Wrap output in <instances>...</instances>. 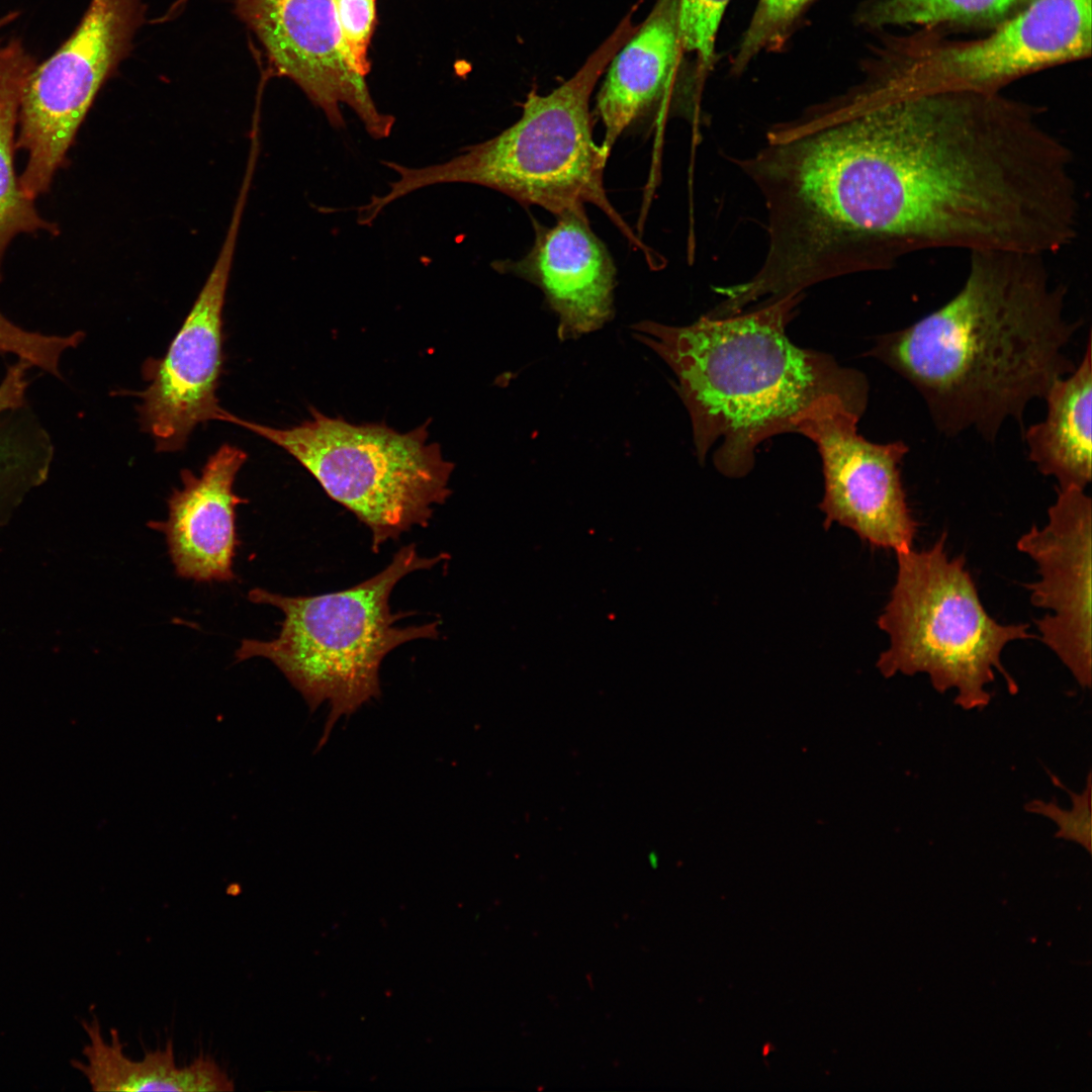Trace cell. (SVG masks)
I'll return each mask as SVG.
<instances>
[{
	"label": "cell",
	"mask_w": 1092,
	"mask_h": 1092,
	"mask_svg": "<svg viewBox=\"0 0 1092 1092\" xmlns=\"http://www.w3.org/2000/svg\"><path fill=\"white\" fill-rule=\"evenodd\" d=\"M776 188L793 240L834 277L932 249L1046 256L1080 228L1069 146L1041 108L1002 92L861 80L790 122Z\"/></svg>",
	"instance_id": "obj_1"
},
{
	"label": "cell",
	"mask_w": 1092,
	"mask_h": 1092,
	"mask_svg": "<svg viewBox=\"0 0 1092 1092\" xmlns=\"http://www.w3.org/2000/svg\"><path fill=\"white\" fill-rule=\"evenodd\" d=\"M968 276L945 304L878 338L869 355L920 394L947 437L975 430L995 441L1005 421L1022 427L1027 404L1076 368L1065 349L1080 322L1064 313L1044 255L970 253Z\"/></svg>",
	"instance_id": "obj_2"
},
{
	"label": "cell",
	"mask_w": 1092,
	"mask_h": 1092,
	"mask_svg": "<svg viewBox=\"0 0 1092 1092\" xmlns=\"http://www.w3.org/2000/svg\"><path fill=\"white\" fill-rule=\"evenodd\" d=\"M801 299L725 317L706 314L684 327L649 321L633 327L635 338L676 377L700 462L721 439L713 461L725 476L746 475L761 442L796 433L799 423L826 401L866 411L869 384L861 372L788 338L786 327Z\"/></svg>",
	"instance_id": "obj_3"
},
{
	"label": "cell",
	"mask_w": 1092,
	"mask_h": 1092,
	"mask_svg": "<svg viewBox=\"0 0 1092 1092\" xmlns=\"http://www.w3.org/2000/svg\"><path fill=\"white\" fill-rule=\"evenodd\" d=\"M633 6L615 30L590 54L579 70L547 95L533 89L521 118L499 134L469 146L452 159L422 168L391 161L381 163L398 178L382 195L364 205L376 217L393 201L419 189L442 183H469L494 189L520 203L538 205L555 216L585 214L599 207L646 257L650 251L634 235L607 197L604 170L609 154L593 136L590 95L612 59L638 25Z\"/></svg>",
	"instance_id": "obj_4"
},
{
	"label": "cell",
	"mask_w": 1092,
	"mask_h": 1092,
	"mask_svg": "<svg viewBox=\"0 0 1092 1092\" xmlns=\"http://www.w3.org/2000/svg\"><path fill=\"white\" fill-rule=\"evenodd\" d=\"M448 558L446 553L421 556L412 543L402 546L380 572L346 589L288 597L253 588L248 594L251 602L278 608L284 619L276 638L242 640L236 661L267 658L311 711L329 704L322 746L339 719L381 695L380 666L389 652L413 640L438 638L437 621L397 626L407 614L393 613L389 600L408 573Z\"/></svg>",
	"instance_id": "obj_5"
},
{
	"label": "cell",
	"mask_w": 1092,
	"mask_h": 1092,
	"mask_svg": "<svg viewBox=\"0 0 1092 1092\" xmlns=\"http://www.w3.org/2000/svg\"><path fill=\"white\" fill-rule=\"evenodd\" d=\"M946 533L922 550L896 553L897 575L878 618L889 637L877 667L886 677L925 673L940 694L956 690L965 710L988 706L987 687L998 671L1009 693L1018 690L1001 654L1016 640L1033 638L1029 624H1001L985 610L963 555L949 557Z\"/></svg>",
	"instance_id": "obj_6"
},
{
	"label": "cell",
	"mask_w": 1092,
	"mask_h": 1092,
	"mask_svg": "<svg viewBox=\"0 0 1092 1092\" xmlns=\"http://www.w3.org/2000/svg\"><path fill=\"white\" fill-rule=\"evenodd\" d=\"M221 421L241 426L294 457L335 502L353 513L371 534L378 552L413 527H427L437 506L451 494L454 464L428 425L399 433L383 423L356 425L311 407V418L273 428L224 411Z\"/></svg>",
	"instance_id": "obj_7"
},
{
	"label": "cell",
	"mask_w": 1092,
	"mask_h": 1092,
	"mask_svg": "<svg viewBox=\"0 0 1092 1092\" xmlns=\"http://www.w3.org/2000/svg\"><path fill=\"white\" fill-rule=\"evenodd\" d=\"M1092 0H1033L978 38L933 27L878 39L860 63L863 81L895 94L998 93L1029 74L1089 58Z\"/></svg>",
	"instance_id": "obj_8"
},
{
	"label": "cell",
	"mask_w": 1092,
	"mask_h": 1092,
	"mask_svg": "<svg viewBox=\"0 0 1092 1092\" xmlns=\"http://www.w3.org/2000/svg\"><path fill=\"white\" fill-rule=\"evenodd\" d=\"M143 0H91L73 33L35 65L22 90L16 149L28 159L19 182L32 199L50 191L98 92L131 50Z\"/></svg>",
	"instance_id": "obj_9"
},
{
	"label": "cell",
	"mask_w": 1092,
	"mask_h": 1092,
	"mask_svg": "<svg viewBox=\"0 0 1092 1092\" xmlns=\"http://www.w3.org/2000/svg\"><path fill=\"white\" fill-rule=\"evenodd\" d=\"M861 416L840 400H829L797 427L796 433L816 444L822 459L824 525L846 527L874 547L908 551L917 530L899 468L908 446L862 438L856 428Z\"/></svg>",
	"instance_id": "obj_10"
},
{
	"label": "cell",
	"mask_w": 1092,
	"mask_h": 1092,
	"mask_svg": "<svg viewBox=\"0 0 1092 1092\" xmlns=\"http://www.w3.org/2000/svg\"><path fill=\"white\" fill-rule=\"evenodd\" d=\"M250 186L242 184L216 261L165 356L146 364L141 423L157 451L181 449L192 430L223 412L216 389L222 367V308Z\"/></svg>",
	"instance_id": "obj_11"
},
{
	"label": "cell",
	"mask_w": 1092,
	"mask_h": 1092,
	"mask_svg": "<svg viewBox=\"0 0 1092 1092\" xmlns=\"http://www.w3.org/2000/svg\"><path fill=\"white\" fill-rule=\"evenodd\" d=\"M233 2L237 16L263 47L270 73L293 81L333 127L345 126L341 105L346 104L371 138L390 134L395 119L377 109L365 77L353 68L334 0Z\"/></svg>",
	"instance_id": "obj_12"
},
{
	"label": "cell",
	"mask_w": 1092,
	"mask_h": 1092,
	"mask_svg": "<svg viewBox=\"0 0 1092 1092\" xmlns=\"http://www.w3.org/2000/svg\"><path fill=\"white\" fill-rule=\"evenodd\" d=\"M1091 504L1083 488H1059L1046 525L1017 541L1037 566L1038 579L1026 585L1030 602L1049 611L1035 620L1037 637L1083 689L1092 681Z\"/></svg>",
	"instance_id": "obj_13"
},
{
	"label": "cell",
	"mask_w": 1092,
	"mask_h": 1092,
	"mask_svg": "<svg viewBox=\"0 0 1092 1092\" xmlns=\"http://www.w3.org/2000/svg\"><path fill=\"white\" fill-rule=\"evenodd\" d=\"M494 266L543 291L558 315L561 340L597 331L613 316L616 268L586 215L566 214L551 228L537 225L524 258Z\"/></svg>",
	"instance_id": "obj_14"
},
{
	"label": "cell",
	"mask_w": 1092,
	"mask_h": 1092,
	"mask_svg": "<svg viewBox=\"0 0 1092 1092\" xmlns=\"http://www.w3.org/2000/svg\"><path fill=\"white\" fill-rule=\"evenodd\" d=\"M246 459L243 450L224 444L199 475L183 469L182 488L168 499V519L148 524L164 533L178 576L196 582L235 579L233 564L240 543L236 508L247 499L236 494L234 482Z\"/></svg>",
	"instance_id": "obj_15"
},
{
	"label": "cell",
	"mask_w": 1092,
	"mask_h": 1092,
	"mask_svg": "<svg viewBox=\"0 0 1092 1092\" xmlns=\"http://www.w3.org/2000/svg\"><path fill=\"white\" fill-rule=\"evenodd\" d=\"M684 54L679 0H657L606 70L596 107L605 129L601 147L606 153L610 155L636 119L670 100Z\"/></svg>",
	"instance_id": "obj_16"
},
{
	"label": "cell",
	"mask_w": 1092,
	"mask_h": 1092,
	"mask_svg": "<svg viewBox=\"0 0 1092 1092\" xmlns=\"http://www.w3.org/2000/svg\"><path fill=\"white\" fill-rule=\"evenodd\" d=\"M88 1044L82 1051L86 1062L73 1060L94 1091H233L234 1081L210 1057L200 1054L189 1065L178 1067L172 1040L164 1048L147 1052L140 1061L125 1056L116 1029L110 1040L103 1038L97 1017L82 1021Z\"/></svg>",
	"instance_id": "obj_17"
},
{
	"label": "cell",
	"mask_w": 1092,
	"mask_h": 1092,
	"mask_svg": "<svg viewBox=\"0 0 1092 1092\" xmlns=\"http://www.w3.org/2000/svg\"><path fill=\"white\" fill-rule=\"evenodd\" d=\"M1091 358L1089 333L1079 365L1049 388L1045 419L1024 434L1030 461L1041 474L1055 477L1061 489H1085L1092 477Z\"/></svg>",
	"instance_id": "obj_18"
},
{
	"label": "cell",
	"mask_w": 1092,
	"mask_h": 1092,
	"mask_svg": "<svg viewBox=\"0 0 1092 1092\" xmlns=\"http://www.w3.org/2000/svg\"><path fill=\"white\" fill-rule=\"evenodd\" d=\"M19 39L0 48V263L19 234L46 231L59 235L58 224L46 220L22 189L14 167L15 127L23 87L35 66Z\"/></svg>",
	"instance_id": "obj_19"
},
{
	"label": "cell",
	"mask_w": 1092,
	"mask_h": 1092,
	"mask_svg": "<svg viewBox=\"0 0 1092 1092\" xmlns=\"http://www.w3.org/2000/svg\"><path fill=\"white\" fill-rule=\"evenodd\" d=\"M1033 0H863L853 13L857 26L878 32L920 26L941 30H991Z\"/></svg>",
	"instance_id": "obj_20"
},
{
	"label": "cell",
	"mask_w": 1092,
	"mask_h": 1092,
	"mask_svg": "<svg viewBox=\"0 0 1092 1092\" xmlns=\"http://www.w3.org/2000/svg\"><path fill=\"white\" fill-rule=\"evenodd\" d=\"M817 0H757L730 64V74H742L761 53L786 49L809 8Z\"/></svg>",
	"instance_id": "obj_21"
},
{
	"label": "cell",
	"mask_w": 1092,
	"mask_h": 1092,
	"mask_svg": "<svg viewBox=\"0 0 1092 1092\" xmlns=\"http://www.w3.org/2000/svg\"><path fill=\"white\" fill-rule=\"evenodd\" d=\"M731 0H679L682 50L693 54L702 77L707 79L716 62V39Z\"/></svg>",
	"instance_id": "obj_22"
},
{
	"label": "cell",
	"mask_w": 1092,
	"mask_h": 1092,
	"mask_svg": "<svg viewBox=\"0 0 1092 1092\" xmlns=\"http://www.w3.org/2000/svg\"><path fill=\"white\" fill-rule=\"evenodd\" d=\"M1091 779V772H1089L1084 790L1075 793L1065 788L1055 776L1052 777L1054 783L1070 795L1072 800L1070 809L1062 808L1055 801L1032 800L1025 805V811L1043 816L1057 825L1055 834L1057 838L1075 842L1089 853H1091L1092 841Z\"/></svg>",
	"instance_id": "obj_23"
},
{
	"label": "cell",
	"mask_w": 1092,
	"mask_h": 1092,
	"mask_svg": "<svg viewBox=\"0 0 1092 1092\" xmlns=\"http://www.w3.org/2000/svg\"><path fill=\"white\" fill-rule=\"evenodd\" d=\"M343 43L353 68L363 77L370 72L368 50L377 22L376 0H334Z\"/></svg>",
	"instance_id": "obj_24"
},
{
	"label": "cell",
	"mask_w": 1092,
	"mask_h": 1092,
	"mask_svg": "<svg viewBox=\"0 0 1092 1092\" xmlns=\"http://www.w3.org/2000/svg\"><path fill=\"white\" fill-rule=\"evenodd\" d=\"M20 339V329L0 311V353L12 351Z\"/></svg>",
	"instance_id": "obj_25"
},
{
	"label": "cell",
	"mask_w": 1092,
	"mask_h": 1092,
	"mask_svg": "<svg viewBox=\"0 0 1092 1092\" xmlns=\"http://www.w3.org/2000/svg\"><path fill=\"white\" fill-rule=\"evenodd\" d=\"M187 1H188V0H177V1H176V2H175V3H174V4L172 5V6H171V8L169 9L168 13H167V14L165 15V18H166V19H169V18H170V16H173V15L177 14V13L179 12V10H181V9H182V8L184 7V5L186 4V2H187Z\"/></svg>",
	"instance_id": "obj_26"
},
{
	"label": "cell",
	"mask_w": 1092,
	"mask_h": 1092,
	"mask_svg": "<svg viewBox=\"0 0 1092 1092\" xmlns=\"http://www.w3.org/2000/svg\"><path fill=\"white\" fill-rule=\"evenodd\" d=\"M16 17H17L16 12H11V13H8V14H6L4 16H1L0 17V28L5 26L6 24L10 23L11 21H13Z\"/></svg>",
	"instance_id": "obj_27"
}]
</instances>
